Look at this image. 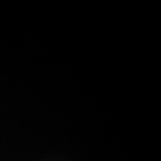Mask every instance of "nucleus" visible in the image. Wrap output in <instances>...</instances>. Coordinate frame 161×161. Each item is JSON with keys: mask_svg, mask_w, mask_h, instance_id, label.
I'll return each mask as SVG.
<instances>
[]
</instances>
